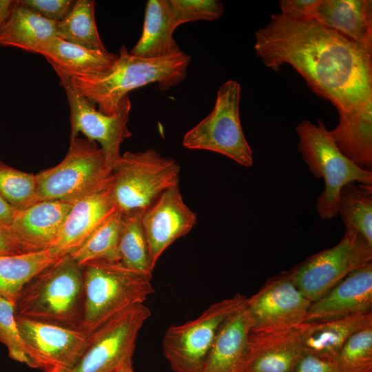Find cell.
<instances>
[{"mask_svg":"<svg viewBox=\"0 0 372 372\" xmlns=\"http://www.w3.org/2000/svg\"><path fill=\"white\" fill-rule=\"evenodd\" d=\"M254 49L274 71L291 65L338 113L372 102V54L311 17L271 14L255 32Z\"/></svg>","mask_w":372,"mask_h":372,"instance_id":"6da1fadb","label":"cell"},{"mask_svg":"<svg viewBox=\"0 0 372 372\" xmlns=\"http://www.w3.org/2000/svg\"><path fill=\"white\" fill-rule=\"evenodd\" d=\"M191 56L180 52L158 58L147 59L130 54L122 45L114 63L105 71L94 74L70 76L75 90L87 97L99 112L113 114L128 93L157 83L163 91L177 85L187 75Z\"/></svg>","mask_w":372,"mask_h":372,"instance_id":"7a4b0ae2","label":"cell"},{"mask_svg":"<svg viewBox=\"0 0 372 372\" xmlns=\"http://www.w3.org/2000/svg\"><path fill=\"white\" fill-rule=\"evenodd\" d=\"M83 269L65 255L33 278L15 303L16 316L81 328L83 314Z\"/></svg>","mask_w":372,"mask_h":372,"instance_id":"3957f363","label":"cell"},{"mask_svg":"<svg viewBox=\"0 0 372 372\" xmlns=\"http://www.w3.org/2000/svg\"><path fill=\"white\" fill-rule=\"evenodd\" d=\"M81 267L84 303L81 328L90 334L121 312L144 304L154 292L152 278L119 262L95 260Z\"/></svg>","mask_w":372,"mask_h":372,"instance_id":"277c9868","label":"cell"},{"mask_svg":"<svg viewBox=\"0 0 372 372\" xmlns=\"http://www.w3.org/2000/svg\"><path fill=\"white\" fill-rule=\"evenodd\" d=\"M296 131L298 149L309 170L324 182V189L317 199V212L322 219L333 218L338 214L342 187L351 182L372 185V172L360 167L339 150L321 120L316 124L304 120Z\"/></svg>","mask_w":372,"mask_h":372,"instance_id":"5b68a950","label":"cell"},{"mask_svg":"<svg viewBox=\"0 0 372 372\" xmlns=\"http://www.w3.org/2000/svg\"><path fill=\"white\" fill-rule=\"evenodd\" d=\"M180 167L153 149L121 154L111 172V196L123 214L145 209L165 190L179 186Z\"/></svg>","mask_w":372,"mask_h":372,"instance_id":"8992f818","label":"cell"},{"mask_svg":"<svg viewBox=\"0 0 372 372\" xmlns=\"http://www.w3.org/2000/svg\"><path fill=\"white\" fill-rule=\"evenodd\" d=\"M36 175V203L61 200L74 204L111 177L105 157L96 142L70 138L65 158L58 165Z\"/></svg>","mask_w":372,"mask_h":372,"instance_id":"52a82bcc","label":"cell"},{"mask_svg":"<svg viewBox=\"0 0 372 372\" xmlns=\"http://www.w3.org/2000/svg\"><path fill=\"white\" fill-rule=\"evenodd\" d=\"M241 87L229 80L218 90L213 110L183 136L182 144L189 149L223 154L244 167L253 165V152L242 130L239 114Z\"/></svg>","mask_w":372,"mask_h":372,"instance_id":"ba28073f","label":"cell"},{"mask_svg":"<svg viewBox=\"0 0 372 372\" xmlns=\"http://www.w3.org/2000/svg\"><path fill=\"white\" fill-rule=\"evenodd\" d=\"M234 296L214 302L198 318L170 326L165 333L163 352L174 372H200L225 320L246 302Z\"/></svg>","mask_w":372,"mask_h":372,"instance_id":"9c48e42d","label":"cell"},{"mask_svg":"<svg viewBox=\"0 0 372 372\" xmlns=\"http://www.w3.org/2000/svg\"><path fill=\"white\" fill-rule=\"evenodd\" d=\"M372 262V245L360 233L346 228L335 246L307 258L290 269L296 287L314 302L351 272Z\"/></svg>","mask_w":372,"mask_h":372,"instance_id":"30bf717a","label":"cell"},{"mask_svg":"<svg viewBox=\"0 0 372 372\" xmlns=\"http://www.w3.org/2000/svg\"><path fill=\"white\" fill-rule=\"evenodd\" d=\"M150 315L149 309L140 304L103 324L90 334L81 358L68 372H118L133 369L138 335Z\"/></svg>","mask_w":372,"mask_h":372,"instance_id":"8fae6325","label":"cell"},{"mask_svg":"<svg viewBox=\"0 0 372 372\" xmlns=\"http://www.w3.org/2000/svg\"><path fill=\"white\" fill-rule=\"evenodd\" d=\"M65 90L70 111V138L83 134L88 140L97 142L103 150L107 169L112 170L120 158L122 143L132 136L127 127L132 103L129 96L124 97L112 115L99 112L96 105L80 94L73 87L70 76L53 67Z\"/></svg>","mask_w":372,"mask_h":372,"instance_id":"7c38bea8","label":"cell"},{"mask_svg":"<svg viewBox=\"0 0 372 372\" xmlns=\"http://www.w3.org/2000/svg\"><path fill=\"white\" fill-rule=\"evenodd\" d=\"M15 316L31 368L43 372L58 368L68 372L78 363L90 338L87 331Z\"/></svg>","mask_w":372,"mask_h":372,"instance_id":"4fadbf2b","label":"cell"},{"mask_svg":"<svg viewBox=\"0 0 372 372\" xmlns=\"http://www.w3.org/2000/svg\"><path fill=\"white\" fill-rule=\"evenodd\" d=\"M296 287L289 271L269 279L246 300L254 322L252 331L271 332L298 327L312 304Z\"/></svg>","mask_w":372,"mask_h":372,"instance_id":"5bb4252c","label":"cell"},{"mask_svg":"<svg viewBox=\"0 0 372 372\" xmlns=\"http://www.w3.org/2000/svg\"><path fill=\"white\" fill-rule=\"evenodd\" d=\"M197 223V216L185 203L179 186L163 192L142 215L152 268L177 239L187 235Z\"/></svg>","mask_w":372,"mask_h":372,"instance_id":"9a60e30c","label":"cell"},{"mask_svg":"<svg viewBox=\"0 0 372 372\" xmlns=\"http://www.w3.org/2000/svg\"><path fill=\"white\" fill-rule=\"evenodd\" d=\"M117 208L111 196V177L72 205L55 242L49 248L60 258L78 249Z\"/></svg>","mask_w":372,"mask_h":372,"instance_id":"2e32d148","label":"cell"},{"mask_svg":"<svg viewBox=\"0 0 372 372\" xmlns=\"http://www.w3.org/2000/svg\"><path fill=\"white\" fill-rule=\"evenodd\" d=\"M372 262L349 273L313 302L304 322L371 311Z\"/></svg>","mask_w":372,"mask_h":372,"instance_id":"e0dca14e","label":"cell"},{"mask_svg":"<svg viewBox=\"0 0 372 372\" xmlns=\"http://www.w3.org/2000/svg\"><path fill=\"white\" fill-rule=\"evenodd\" d=\"M298 327L271 332L251 331L242 372H293L303 353Z\"/></svg>","mask_w":372,"mask_h":372,"instance_id":"ac0fdd59","label":"cell"},{"mask_svg":"<svg viewBox=\"0 0 372 372\" xmlns=\"http://www.w3.org/2000/svg\"><path fill=\"white\" fill-rule=\"evenodd\" d=\"M372 54L371 0H318L307 16Z\"/></svg>","mask_w":372,"mask_h":372,"instance_id":"d6986e66","label":"cell"},{"mask_svg":"<svg viewBox=\"0 0 372 372\" xmlns=\"http://www.w3.org/2000/svg\"><path fill=\"white\" fill-rule=\"evenodd\" d=\"M72 204L43 200L17 210L10 226L28 252L50 248L56 240Z\"/></svg>","mask_w":372,"mask_h":372,"instance_id":"ffe728a7","label":"cell"},{"mask_svg":"<svg viewBox=\"0 0 372 372\" xmlns=\"http://www.w3.org/2000/svg\"><path fill=\"white\" fill-rule=\"evenodd\" d=\"M253 327L245 302L223 323L200 372H242Z\"/></svg>","mask_w":372,"mask_h":372,"instance_id":"44dd1931","label":"cell"},{"mask_svg":"<svg viewBox=\"0 0 372 372\" xmlns=\"http://www.w3.org/2000/svg\"><path fill=\"white\" fill-rule=\"evenodd\" d=\"M372 326V311L304 322L299 326L303 353L334 362L339 351L355 332Z\"/></svg>","mask_w":372,"mask_h":372,"instance_id":"7402d4cb","label":"cell"},{"mask_svg":"<svg viewBox=\"0 0 372 372\" xmlns=\"http://www.w3.org/2000/svg\"><path fill=\"white\" fill-rule=\"evenodd\" d=\"M329 134L339 150L360 167L372 169V102L350 112L339 113Z\"/></svg>","mask_w":372,"mask_h":372,"instance_id":"603a6c76","label":"cell"},{"mask_svg":"<svg viewBox=\"0 0 372 372\" xmlns=\"http://www.w3.org/2000/svg\"><path fill=\"white\" fill-rule=\"evenodd\" d=\"M34 53L43 55L50 63L69 76L98 74L107 70L118 54L85 48L57 37L41 44Z\"/></svg>","mask_w":372,"mask_h":372,"instance_id":"cb8c5ba5","label":"cell"},{"mask_svg":"<svg viewBox=\"0 0 372 372\" xmlns=\"http://www.w3.org/2000/svg\"><path fill=\"white\" fill-rule=\"evenodd\" d=\"M176 28L167 0L147 1L141 36L130 54L152 59L180 52L181 50L173 37Z\"/></svg>","mask_w":372,"mask_h":372,"instance_id":"d4e9b609","label":"cell"},{"mask_svg":"<svg viewBox=\"0 0 372 372\" xmlns=\"http://www.w3.org/2000/svg\"><path fill=\"white\" fill-rule=\"evenodd\" d=\"M56 24L17 0L0 34V45L34 53L39 44L56 37Z\"/></svg>","mask_w":372,"mask_h":372,"instance_id":"484cf974","label":"cell"},{"mask_svg":"<svg viewBox=\"0 0 372 372\" xmlns=\"http://www.w3.org/2000/svg\"><path fill=\"white\" fill-rule=\"evenodd\" d=\"M58 258L49 248L0 256V296L15 305L24 287Z\"/></svg>","mask_w":372,"mask_h":372,"instance_id":"4316f807","label":"cell"},{"mask_svg":"<svg viewBox=\"0 0 372 372\" xmlns=\"http://www.w3.org/2000/svg\"><path fill=\"white\" fill-rule=\"evenodd\" d=\"M144 210L123 214V223L118 245V259L125 267L152 278L153 269L141 223Z\"/></svg>","mask_w":372,"mask_h":372,"instance_id":"83f0119b","label":"cell"},{"mask_svg":"<svg viewBox=\"0 0 372 372\" xmlns=\"http://www.w3.org/2000/svg\"><path fill=\"white\" fill-rule=\"evenodd\" d=\"M94 1L77 0L56 24V37L87 49L107 51L100 37L94 17Z\"/></svg>","mask_w":372,"mask_h":372,"instance_id":"f1b7e54d","label":"cell"},{"mask_svg":"<svg viewBox=\"0 0 372 372\" xmlns=\"http://www.w3.org/2000/svg\"><path fill=\"white\" fill-rule=\"evenodd\" d=\"M122 223L123 213L116 209L69 255L81 267L95 260L118 262V245Z\"/></svg>","mask_w":372,"mask_h":372,"instance_id":"f546056e","label":"cell"},{"mask_svg":"<svg viewBox=\"0 0 372 372\" xmlns=\"http://www.w3.org/2000/svg\"><path fill=\"white\" fill-rule=\"evenodd\" d=\"M338 214L345 228L355 230L372 245V185L355 182L344 185Z\"/></svg>","mask_w":372,"mask_h":372,"instance_id":"4dcf8cb0","label":"cell"},{"mask_svg":"<svg viewBox=\"0 0 372 372\" xmlns=\"http://www.w3.org/2000/svg\"><path fill=\"white\" fill-rule=\"evenodd\" d=\"M36 175L13 168L0 161V197L17 210L36 203Z\"/></svg>","mask_w":372,"mask_h":372,"instance_id":"1f68e13d","label":"cell"},{"mask_svg":"<svg viewBox=\"0 0 372 372\" xmlns=\"http://www.w3.org/2000/svg\"><path fill=\"white\" fill-rule=\"evenodd\" d=\"M334 372H372V326L347 340L335 359Z\"/></svg>","mask_w":372,"mask_h":372,"instance_id":"d6a6232c","label":"cell"},{"mask_svg":"<svg viewBox=\"0 0 372 372\" xmlns=\"http://www.w3.org/2000/svg\"><path fill=\"white\" fill-rule=\"evenodd\" d=\"M168 8L177 28L185 23L220 18L224 6L218 0H167Z\"/></svg>","mask_w":372,"mask_h":372,"instance_id":"836d02e7","label":"cell"},{"mask_svg":"<svg viewBox=\"0 0 372 372\" xmlns=\"http://www.w3.org/2000/svg\"><path fill=\"white\" fill-rule=\"evenodd\" d=\"M0 342L6 347L9 358L30 367V360L17 324L14 304L1 296Z\"/></svg>","mask_w":372,"mask_h":372,"instance_id":"e575fe53","label":"cell"},{"mask_svg":"<svg viewBox=\"0 0 372 372\" xmlns=\"http://www.w3.org/2000/svg\"><path fill=\"white\" fill-rule=\"evenodd\" d=\"M42 17L56 23L62 21L74 4L70 0H20Z\"/></svg>","mask_w":372,"mask_h":372,"instance_id":"d590c367","label":"cell"},{"mask_svg":"<svg viewBox=\"0 0 372 372\" xmlns=\"http://www.w3.org/2000/svg\"><path fill=\"white\" fill-rule=\"evenodd\" d=\"M293 372H334V362L303 353Z\"/></svg>","mask_w":372,"mask_h":372,"instance_id":"8d00e7d4","label":"cell"},{"mask_svg":"<svg viewBox=\"0 0 372 372\" xmlns=\"http://www.w3.org/2000/svg\"><path fill=\"white\" fill-rule=\"evenodd\" d=\"M28 253L10 226L0 223V256Z\"/></svg>","mask_w":372,"mask_h":372,"instance_id":"74e56055","label":"cell"},{"mask_svg":"<svg viewBox=\"0 0 372 372\" xmlns=\"http://www.w3.org/2000/svg\"><path fill=\"white\" fill-rule=\"evenodd\" d=\"M318 0H281L280 12L307 16Z\"/></svg>","mask_w":372,"mask_h":372,"instance_id":"f35d334b","label":"cell"},{"mask_svg":"<svg viewBox=\"0 0 372 372\" xmlns=\"http://www.w3.org/2000/svg\"><path fill=\"white\" fill-rule=\"evenodd\" d=\"M17 210L0 197V223L10 226Z\"/></svg>","mask_w":372,"mask_h":372,"instance_id":"ab89813d","label":"cell"},{"mask_svg":"<svg viewBox=\"0 0 372 372\" xmlns=\"http://www.w3.org/2000/svg\"><path fill=\"white\" fill-rule=\"evenodd\" d=\"M17 1L0 0V34L6 24Z\"/></svg>","mask_w":372,"mask_h":372,"instance_id":"60d3db41","label":"cell"},{"mask_svg":"<svg viewBox=\"0 0 372 372\" xmlns=\"http://www.w3.org/2000/svg\"><path fill=\"white\" fill-rule=\"evenodd\" d=\"M49 372H65V371L61 369L55 368V369H53L52 370H51Z\"/></svg>","mask_w":372,"mask_h":372,"instance_id":"b9f144b4","label":"cell"},{"mask_svg":"<svg viewBox=\"0 0 372 372\" xmlns=\"http://www.w3.org/2000/svg\"><path fill=\"white\" fill-rule=\"evenodd\" d=\"M118 372H134V371L133 370V369H128V370H124V371H118Z\"/></svg>","mask_w":372,"mask_h":372,"instance_id":"7bdbcfd3","label":"cell"}]
</instances>
